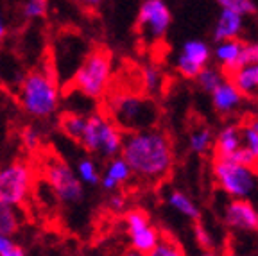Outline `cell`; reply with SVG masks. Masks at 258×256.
I'll return each instance as SVG.
<instances>
[{
	"instance_id": "obj_13",
	"label": "cell",
	"mask_w": 258,
	"mask_h": 256,
	"mask_svg": "<svg viewBox=\"0 0 258 256\" xmlns=\"http://www.w3.org/2000/svg\"><path fill=\"white\" fill-rule=\"evenodd\" d=\"M210 97H212L214 109L217 113H221V115H231V113L240 108L242 100H244L242 92L235 86V83L230 77H226L217 88L210 93Z\"/></svg>"
},
{
	"instance_id": "obj_21",
	"label": "cell",
	"mask_w": 258,
	"mask_h": 256,
	"mask_svg": "<svg viewBox=\"0 0 258 256\" xmlns=\"http://www.w3.org/2000/svg\"><path fill=\"white\" fill-rule=\"evenodd\" d=\"M214 145H215V136H214V133H212V129L201 127V129H196L194 133H190L188 149L194 152V154L203 156V154L212 151Z\"/></svg>"
},
{
	"instance_id": "obj_6",
	"label": "cell",
	"mask_w": 258,
	"mask_h": 256,
	"mask_svg": "<svg viewBox=\"0 0 258 256\" xmlns=\"http://www.w3.org/2000/svg\"><path fill=\"white\" fill-rule=\"evenodd\" d=\"M215 183L233 199H249L258 188V177L254 168L235 163L224 158H214L212 165Z\"/></svg>"
},
{
	"instance_id": "obj_36",
	"label": "cell",
	"mask_w": 258,
	"mask_h": 256,
	"mask_svg": "<svg viewBox=\"0 0 258 256\" xmlns=\"http://www.w3.org/2000/svg\"><path fill=\"white\" fill-rule=\"evenodd\" d=\"M81 4L85 6V8H99V6L102 4V2H104V0H79Z\"/></svg>"
},
{
	"instance_id": "obj_40",
	"label": "cell",
	"mask_w": 258,
	"mask_h": 256,
	"mask_svg": "<svg viewBox=\"0 0 258 256\" xmlns=\"http://www.w3.org/2000/svg\"><path fill=\"white\" fill-rule=\"evenodd\" d=\"M199 256H221V254H217L215 251H203Z\"/></svg>"
},
{
	"instance_id": "obj_22",
	"label": "cell",
	"mask_w": 258,
	"mask_h": 256,
	"mask_svg": "<svg viewBox=\"0 0 258 256\" xmlns=\"http://www.w3.org/2000/svg\"><path fill=\"white\" fill-rule=\"evenodd\" d=\"M20 228V212L18 206L2 203L0 201V233L6 235H15Z\"/></svg>"
},
{
	"instance_id": "obj_10",
	"label": "cell",
	"mask_w": 258,
	"mask_h": 256,
	"mask_svg": "<svg viewBox=\"0 0 258 256\" xmlns=\"http://www.w3.org/2000/svg\"><path fill=\"white\" fill-rule=\"evenodd\" d=\"M125 229H127L131 247L144 254H149L163 235L156 226L151 224L149 215L144 210H129L125 213Z\"/></svg>"
},
{
	"instance_id": "obj_17",
	"label": "cell",
	"mask_w": 258,
	"mask_h": 256,
	"mask_svg": "<svg viewBox=\"0 0 258 256\" xmlns=\"http://www.w3.org/2000/svg\"><path fill=\"white\" fill-rule=\"evenodd\" d=\"M242 29H244V16L238 13L228 11V9H222L214 27V41L221 43V41L237 40Z\"/></svg>"
},
{
	"instance_id": "obj_38",
	"label": "cell",
	"mask_w": 258,
	"mask_h": 256,
	"mask_svg": "<svg viewBox=\"0 0 258 256\" xmlns=\"http://www.w3.org/2000/svg\"><path fill=\"white\" fill-rule=\"evenodd\" d=\"M120 256H145V254H144V252H138V251H135V249L131 247V249H127V251H124V252H122Z\"/></svg>"
},
{
	"instance_id": "obj_18",
	"label": "cell",
	"mask_w": 258,
	"mask_h": 256,
	"mask_svg": "<svg viewBox=\"0 0 258 256\" xmlns=\"http://www.w3.org/2000/svg\"><path fill=\"white\" fill-rule=\"evenodd\" d=\"M230 79L235 83L244 97L256 99L258 97V63L246 65V67L238 68L237 72L230 76Z\"/></svg>"
},
{
	"instance_id": "obj_2",
	"label": "cell",
	"mask_w": 258,
	"mask_h": 256,
	"mask_svg": "<svg viewBox=\"0 0 258 256\" xmlns=\"http://www.w3.org/2000/svg\"><path fill=\"white\" fill-rule=\"evenodd\" d=\"M104 111L124 131L129 133L154 127L160 118V111L153 99L142 93L125 92V90L109 93L106 99Z\"/></svg>"
},
{
	"instance_id": "obj_37",
	"label": "cell",
	"mask_w": 258,
	"mask_h": 256,
	"mask_svg": "<svg viewBox=\"0 0 258 256\" xmlns=\"http://www.w3.org/2000/svg\"><path fill=\"white\" fill-rule=\"evenodd\" d=\"M6 36V22H4V16L0 13V40Z\"/></svg>"
},
{
	"instance_id": "obj_35",
	"label": "cell",
	"mask_w": 258,
	"mask_h": 256,
	"mask_svg": "<svg viewBox=\"0 0 258 256\" xmlns=\"http://www.w3.org/2000/svg\"><path fill=\"white\" fill-rule=\"evenodd\" d=\"M108 206H109V210H113V212L120 213V212H124L125 206H127V199H125L122 194L113 192V196L108 199Z\"/></svg>"
},
{
	"instance_id": "obj_1",
	"label": "cell",
	"mask_w": 258,
	"mask_h": 256,
	"mask_svg": "<svg viewBox=\"0 0 258 256\" xmlns=\"http://www.w3.org/2000/svg\"><path fill=\"white\" fill-rule=\"evenodd\" d=\"M120 156L133 168L135 176L149 183L165 179L174 167L170 136L156 127L129 133L124 138Z\"/></svg>"
},
{
	"instance_id": "obj_28",
	"label": "cell",
	"mask_w": 258,
	"mask_h": 256,
	"mask_svg": "<svg viewBox=\"0 0 258 256\" xmlns=\"http://www.w3.org/2000/svg\"><path fill=\"white\" fill-rule=\"evenodd\" d=\"M192 231H194V238H196V244H198L203 251H214V247H215L214 236H212V233L201 224V220H199V222H194Z\"/></svg>"
},
{
	"instance_id": "obj_29",
	"label": "cell",
	"mask_w": 258,
	"mask_h": 256,
	"mask_svg": "<svg viewBox=\"0 0 258 256\" xmlns=\"http://www.w3.org/2000/svg\"><path fill=\"white\" fill-rule=\"evenodd\" d=\"M224 160H230V161H235V163H240V165H246V167H251L254 168L258 165V158L249 147L246 145H242L237 152H233L230 158H224Z\"/></svg>"
},
{
	"instance_id": "obj_4",
	"label": "cell",
	"mask_w": 258,
	"mask_h": 256,
	"mask_svg": "<svg viewBox=\"0 0 258 256\" xmlns=\"http://www.w3.org/2000/svg\"><path fill=\"white\" fill-rule=\"evenodd\" d=\"M124 129L113 120L106 111L88 115L85 135L79 144L92 154H99L106 160L120 156L124 147Z\"/></svg>"
},
{
	"instance_id": "obj_23",
	"label": "cell",
	"mask_w": 258,
	"mask_h": 256,
	"mask_svg": "<svg viewBox=\"0 0 258 256\" xmlns=\"http://www.w3.org/2000/svg\"><path fill=\"white\" fill-rule=\"evenodd\" d=\"M224 79H226L224 72H222L221 68H219V67H210V65H208V67L203 68L201 72H199V76L196 77V83H198V86L203 90V92L212 93Z\"/></svg>"
},
{
	"instance_id": "obj_41",
	"label": "cell",
	"mask_w": 258,
	"mask_h": 256,
	"mask_svg": "<svg viewBox=\"0 0 258 256\" xmlns=\"http://www.w3.org/2000/svg\"><path fill=\"white\" fill-rule=\"evenodd\" d=\"M11 256H25V254H24V251H22V249H20V247H18V249H16V251H15V252H13V254H11Z\"/></svg>"
},
{
	"instance_id": "obj_34",
	"label": "cell",
	"mask_w": 258,
	"mask_h": 256,
	"mask_svg": "<svg viewBox=\"0 0 258 256\" xmlns=\"http://www.w3.org/2000/svg\"><path fill=\"white\" fill-rule=\"evenodd\" d=\"M16 249H18V245L15 244L13 236L0 233V256H11Z\"/></svg>"
},
{
	"instance_id": "obj_27",
	"label": "cell",
	"mask_w": 258,
	"mask_h": 256,
	"mask_svg": "<svg viewBox=\"0 0 258 256\" xmlns=\"http://www.w3.org/2000/svg\"><path fill=\"white\" fill-rule=\"evenodd\" d=\"M217 4L221 6V9L238 13V15H242V16L253 15V13L256 11L253 0H217Z\"/></svg>"
},
{
	"instance_id": "obj_12",
	"label": "cell",
	"mask_w": 258,
	"mask_h": 256,
	"mask_svg": "<svg viewBox=\"0 0 258 256\" xmlns=\"http://www.w3.org/2000/svg\"><path fill=\"white\" fill-rule=\"evenodd\" d=\"M224 222L237 231H256L258 210L249 199H231L224 210Z\"/></svg>"
},
{
	"instance_id": "obj_11",
	"label": "cell",
	"mask_w": 258,
	"mask_h": 256,
	"mask_svg": "<svg viewBox=\"0 0 258 256\" xmlns=\"http://www.w3.org/2000/svg\"><path fill=\"white\" fill-rule=\"evenodd\" d=\"M212 50L203 40H186L176 57V68L179 76L185 79H194L199 76L203 68L208 67Z\"/></svg>"
},
{
	"instance_id": "obj_20",
	"label": "cell",
	"mask_w": 258,
	"mask_h": 256,
	"mask_svg": "<svg viewBox=\"0 0 258 256\" xmlns=\"http://www.w3.org/2000/svg\"><path fill=\"white\" fill-rule=\"evenodd\" d=\"M86 122H88V115L70 111L61 116L59 125H61V131L69 136V138H72L74 142H81V138L85 135Z\"/></svg>"
},
{
	"instance_id": "obj_25",
	"label": "cell",
	"mask_w": 258,
	"mask_h": 256,
	"mask_svg": "<svg viewBox=\"0 0 258 256\" xmlns=\"http://www.w3.org/2000/svg\"><path fill=\"white\" fill-rule=\"evenodd\" d=\"M145 256H185V251H183L181 244L174 238V236L163 233L161 235V240L158 242V245Z\"/></svg>"
},
{
	"instance_id": "obj_9",
	"label": "cell",
	"mask_w": 258,
	"mask_h": 256,
	"mask_svg": "<svg viewBox=\"0 0 258 256\" xmlns=\"http://www.w3.org/2000/svg\"><path fill=\"white\" fill-rule=\"evenodd\" d=\"M170 24L172 15L163 0H144L138 9L137 29L145 43H158L163 40Z\"/></svg>"
},
{
	"instance_id": "obj_5",
	"label": "cell",
	"mask_w": 258,
	"mask_h": 256,
	"mask_svg": "<svg viewBox=\"0 0 258 256\" xmlns=\"http://www.w3.org/2000/svg\"><path fill=\"white\" fill-rule=\"evenodd\" d=\"M111 84V56L104 48H95L86 54L74 72L72 86L92 100H99L108 93Z\"/></svg>"
},
{
	"instance_id": "obj_33",
	"label": "cell",
	"mask_w": 258,
	"mask_h": 256,
	"mask_svg": "<svg viewBox=\"0 0 258 256\" xmlns=\"http://www.w3.org/2000/svg\"><path fill=\"white\" fill-rule=\"evenodd\" d=\"M242 138H244V145H246V147H249L258 158V133L254 131V129L251 127L247 122L242 125Z\"/></svg>"
},
{
	"instance_id": "obj_31",
	"label": "cell",
	"mask_w": 258,
	"mask_h": 256,
	"mask_svg": "<svg viewBox=\"0 0 258 256\" xmlns=\"http://www.w3.org/2000/svg\"><path fill=\"white\" fill-rule=\"evenodd\" d=\"M47 13V0H25L24 16L25 18H40Z\"/></svg>"
},
{
	"instance_id": "obj_32",
	"label": "cell",
	"mask_w": 258,
	"mask_h": 256,
	"mask_svg": "<svg viewBox=\"0 0 258 256\" xmlns=\"http://www.w3.org/2000/svg\"><path fill=\"white\" fill-rule=\"evenodd\" d=\"M254 63H258V41H254V43H244L240 61H238V68Z\"/></svg>"
},
{
	"instance_id": "obj_16",
	"label": "cell",
	"mask_w": 258,
	"mask_h": 256,
	"mask_svg": "<svg viewBox=\"0 0 258 256\" xmlns=\"http://www.w3.org/2000/svg\"><path fill=\"white\" fill-rule=\"evenodd\" d=\"M244 43L240 40H228V41H221L217 43L214 50V57L217 61V67L221 68L226 76L230 77L233 72L238 70V61H240V54Z\"/></svg>"
},
{
	"instance_id": "obj_14",
	"label": "cell",
	"mask_w": 258,
	"mask_h": 256,
	"mask_svg": "<svg viewBox=\"0 0 258 256\" xmlns=\"http://www.w3.org/2000/svg\"><path fill=\"white\" fill-rule=\"evenodd\" d=\"M244 145L242 138V125L238 124H226L215 136L214 145V158H230L233 152Z\"/></svg>"
},
{
	"instance_id": "obj_30",
	"label": "cell",
	"mask_w": 258,
	"mask_h": 256,
	"mask_svg": "<svg viewBox=\"0 0 258 256\" xmlns=\"http://www.w3.org/2000/svg\"><path fill=\"white\" fill-rule=\"evenodd\" d=\"M22 144H24L25 149L29 151H36L41 144V135L36 127L32 125H27V127L22 129Z\"/></svg>"
},
{
	"instance_id": "obj_15",
	"label": "cell",
	"mask_w": 258,
	"mask_h": 256,
	"mask_svg": "<svg viewBox=\"0 0 258 256\" xmlns=\"http://www.w3.org/2000/svg\"><path fill=\"white\" fill-rule=\"evenodd\" d=\"M133 176V168L129 167V163L122 156H117L109 160L108 167H106L104 174L101 176V186L106 192H115L118 186L125 184Z\"/></svg>"
},
{
	"instance_id": "obj_8",
	"label": "cell",
	"mask_w": 258,
	"mask_h": 256,
	"mask_svg": "<svg viewBox=\"0 0 258 256\" xmlns=\"http://www.w3.org/2000/svg\"><path fill=\"white\" fill-rule=\"evenodd\" d=\"M34 174L32 168L24 161H13L0 168V201L22 206L27 201L32 188Z\"/></svg>"
},
{
	"instance_id": "obj_24",
	"label": "cell",
	"mask_w": 258,
	"mask_h": 256,
	"mask_svg": "<svg viewBox=\"0 0 258 256\" xmlns=\"http://www.w3.org/2000/svg\"><path fill=\"white\" fill-rule=\"evenodd\" d=\"M142 86H144V92L149 93V95H156V93L161 92L163 74L156 65H147V67L142 68Z\"/></svg>"
},
{
	"instance_id": "obj_26",
	"label": "cell",
	"mask_w": 258,
	"mask_h": 256,
	"mask_svg": "<svg viewBox=\"0 0 258 256\" xmlns=\"http://www.w3.org/2000/svg\"><path fill=\"white\" fill-rule=\"evenodd\" d=\"M76 172L79 176V179L85 184H90V186H95V184L101 183V174H99V168L93 163L90 158H81L77 161Z\"/></svg>"
},
{
	"instance_id": "obj_19",
	"label": "cell",
	"mask_w": 258,
	"mask_h": 256,
	"mask_svg": "<svg viewBox=\"0 0 258 256\" xmlns=\"http://www.w3.org/2000/svg\"><path fill=\"white\" fill-rule=\"evenodd\" d=\"M167 204L172 210H176L179 215L186 217L192 222H199L201 220V210H199V206L186 194L179 192V190H172L167 196Z\"/></svg>"
},
{
	"instance_id": "obj_3",
	"label": "cell",
	"mask_w": 258,
	"mask_h": 256,
	"mask_svg": "<svg viewBox=\"0 0 258 256\" xmlns=\"http://www.w3.org/2000/svg\"><path fill=\"white\" fill-rule=\"evenodd\" d=\"M18 99L22 108L31 116L47 118L56 113L59 106V90L52 68L41 67L27 74L20 83Z\"/></svg>"
},
{
	"instance_id": "obj_7",
	"label": "cell",
	"mask_w": 258,
	"mask_h": 256,
	"mask_svg": "<svg viewBox=\"0 0 258 256\" xmlns=\"http://www.w3.org/2000/svg\"><path fill=\"white\" fill-rule=\"evenodd\" d=\"M43 176L56 197L63 203H81L85 197V186H83L85 183L64 161L57 158L48 160L43 167Z\"/></svg>"
},
{
	"instance_id": "obj_39",
	"label": "cell",
	"mask_w": 258,
	"mask_h": 256,
	"mask_svg": "<svg viewBox=\"0 0 258 256\" xmlns=\"http://www.w3.org/2000/svg\"><path fill=\"white\" fill-rule=\"evenodd\" d=\"M247 124H249L251 127H253L254 131L258 133V116H253V118H249V120H247Z\"/></svg>"
}]
</instances>
